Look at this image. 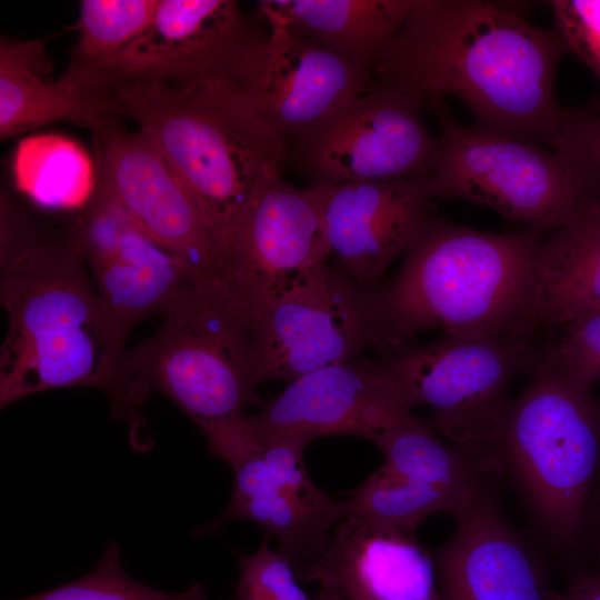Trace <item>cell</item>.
Segmentation results:
<instances>
[{
	"mask_svg": "<svg viewBox=\"0 0 600 600\" xmlns=\"http://www.w3.org/2000/svg\"><path fill=\"white\" fill-rule=\"evenodd\" d=\"M239 563L237 600H313L299 586L288 560L269 547V536L249 556L234 551Z\"/></svg>",
	"mask_w": 600,
	"mask_h": 600,
	"instance_id": "cell-30",
	"label": "cell"
},
{
	"mask_svg": "<svg viewBox=\"0 0 600 600\" xmlns=\"http://www.w3.org/2000/svg\"><path fill=\"white\" fill-rule=\"evenodd\" d=\"M543 233L483 232L433 210L397 274L368 293L372 350L393 353L429 330L531 342L526 327Z\"/></svg>",
	"mask_w": 600,
	"mask_h": 600,
	"instance_id": "cell-3",
	"label": "cell"
},
{
	"mask_svg": "<svg viewBox=\"0 0 600 600\" xmlns=\"http://www.w3.org/2000/svg\"><path fill=\"white\" fill-rule=\"evenodd\" d=\"M118 117L101 90L51 77L42 40L0 41V137L7 140L37 127L69 121L93 132Z\"/></svg>",
	"mask_w": 600,
	"mask_h": 600,
	"instance_id": "cell-21",
	"label": "cell"
},
{
	"mask_svg": "<svg viewBox=\"0 0 600 600\" xmlns=\"http://www.w3.org/2000/svg\"><path fill=\"white\" fill-rule=\"evenodd\" d=\"M263 34L233 0H159L148 27L110 62L77 80L102 89L120 80L189 86L223 79Z\"/></svg>",
	"mask_w": 600,
	"mask_h": 600,
	"instance_id": "cell-14",
	"label": "cell"
},
{
	"mask_svg": "<svg viewBox=\"0 0 600 600\" xmlns=\"http://www.w3.org/2000/svg\"><path fill=\"white\" fill-rule=\"evenodd\" d=\"M338 266L373 291L434 210L430 174L393 181L311 186Z\"/></svg>",
	"mask_w": 600,
	"mask_h": 600,
	"instance_id": "cell-18",
	"label": "cell"
},
{
	"mask_svg": "<svg viewBox=\"0 0 600 600\" xmlns=\"http://www.w3.org/2000/svg\"><path fill=\"white\" fill-rule=\"evenodd\" d=\"M313 600H342V599L320 590L319 593L316 597H313Z\"/></svg>",
	"mask_w": 600,
	"mask_h": 600,
	"instance_id": "cell-35",
	"label": "cell"
},
{
	"mask_svg": "<svg viewBox=\"0 0 600 600\" xmlns=\"http://www.w3.org/2000/svg\"><path fill=\"white\" fill-rule=\"evenodd\" d=\"M550 147L578 177L587 199L600 203V114L563 108Z\"/></svg>",
	"mask_w": 600,
	"mask_h": 600,
	"instance_id": "cell-29",
	"label": "cell"
},
{
	"mask_svg": "<svg viewBox=\"0 0 600 600\" xmlns=\"http://www.w3.org/2000/svg\"><path fill=\"white\" fill-rule=\"evenodd\" d=\"M556 30L568 51L583 61L600 82V1L554 0Z\"/></svg>",
	"mask_w": 600,
	"mask_h": 600,
	"instance_id": "cell-32",
	"label": "cell"
},
{
	"mask_svg": "<svg viewBox=\"0 0 600 600\" xmlns=\"http://www.w3.org/2000/svg\"><path fill=\"white\" fill-rule=\"evenodd\" d=\"M161 312L157 333L121 358L108 393L113 417L139 421V409L153 391L174 402L200 431L262 404L254 390L251 323L216 287L198 282Z\"/></svg>",
	"mask_w": 600,
	"mask_h": 600,
	"instance_id": "cell-5",
	"label": "cell"
},
{
	"mask_svg": "<svg viewBox=\"0 0 600 600\" xmlns=\"http://www.w3.org/2000/svg\"><path fill=\"white\" fill-rule=\"evenodd\" d=\"M470 499L408 479L381 466L340 502L342 519L353 516L417 533L429 516L444 511L454 517Z\"/></svg>",
	"mask_w": 600,
	"mask_h": 600,
	"instance_id": "cell-26",
	"label": "cell"
},
{
	"mask_svg": "<svg viewBox=\"0 0 600 600\" xmlns=\"http://www.w3.org/2000/svg\"><path fill=\"white\" fill-rule=\"evenodd\" d=\"M217 249L219 292L249 322L310 280L331 256L312 188H296L281 171L260 181L217 237Z\"/></svg>",
	"mask_w": 600,
	"mask_h": 600,
	"instance_id": "cell-9",
	"label": "cell"
},
{
	"mask_svg": "<svg viewBox=\"0 0 600 600\" xmlns=\"http://www.w3.org/2000/svg\"><path fill=\"white\" fill-rule=\"evenodd\" d=\"M93 133L99 179L152 240L218 288L217 239L166 159L140 131L112 121Z\"/></svg>",
	"mask_w": 600,
	"mask_h": 600,
	"instance_id": "cell-17",
	"label": "cell"
},
{
	"mask_svg": "<svg viewBox=\"0 0 600 600\" xmlns=\"http://www.w3.org/2000/svg\"><path fill=\"white\" fill-rule=\"evenodd\" d=\"M368 293L338 264L267 307L252 322L256 386L291 382L372 349Z\"/></svg>",
	"mask_w": 600,
	"mask_h": 600,
	"instance_id": "cell-11",
	"label": "cell"
},
{
	"mask_svg": "<svg viewBox=\"0 0 600 600\" xmlns=\"http://www.w3.org/2000/svg\"><path fill=\"white\" fill-rule=\"evenodd\" d=\"M383 467L408 479L471 498L490 473L502 472L494 451L447 443L427 418L409 412L372 440Z\"/></svg>",
	"mask_w": 600,
	"mask_h": 600,
	"instance_id": "cell-24",
	"label": "cell"
},
{
	"mask_svg": "<svg viewBox=\"0 0 600 600\" xmlns=\"http://www.w3.org/2000/svg\"><path fill=\"white\" fill-rule=\"evenodd\" d=\"M412 412L381 358H354L307 373L247 416L251 438L263 443L296 439L306 444L323 436L373 440Z\"/></svg>",
	"mask_w": 600,
	"mask_h": 600,
	"instance_id": "cell-15",
	"label": "cell"
},
{
	"mask_svg": "<svg viewBox=\"0 0 600 600\" xmlns=\"http://www.w3.org/2000/svg\"><path fill=\"white\" fill-rule=\"evenodd\" d=\"M538 354L539 346L517 338L443 334L380 358L410 409L430 408L437 433L494 451L509 386L529 374Z\"/></svg>",
	"mask_w": 600,
	"mask_h": 600,
	"instance_id": "cell-8",
	"label": "cell"
},
{
	"mask_svg": "<svg viewBox=\"0 0 600 600\" xmlns=\"http://www.w3.org/2000/svg\"><path fill=\"white\" fill-rule=\"evenodd\" d=\"M217 82L288 144L376 87L371 72L283 27H269Z\"/></svg>",
	"mask_w": 600,
	"mask_h": 600,
	"instance_id": "cell-10",
	"label": "cell"
},
{
	"mask_svg": "<svg viewBox=\"0 0 600 600\" xmlns=\"http://www.w3.org/2000/svg\"><path fill=\"white\" fill-rule=\"evenodd\" d=\"M518 4L416 0L382 56L376 84L420 98L459 99L477 127L551 144L563 107L556 76L567 46Z\"/></svg>",
	"mask_w": 600,
	"mask_h": 600,
	"instance_id": "cell-1",
	"label": "cell"
},
{
	"mask_svg": "<svg viewBox=\"0 0 600 600\" xmlns=\"http://www.w3.org/2000/svg\"><path fill=\"white\" fill-rule=\"evenodd\" d=\"M342 600H438L432 552L417 533L343 518L308 582Z\"/></svg>",
	"mask_w": 600,
	"mask_h": 600,
	"instance_id": "cell-20",
	"label": "cell"
},
{
	"mask_svg": "<svg viewBox=\"0 0 600 600\" xmlns=\"http://www.w3.org/2000/svg\"><path fill=\"white\" fill-rule=\"evenodd\" d=\"M600 311V203L586 200L566 224L543 238L526 333L533 341Z\"/></svg>",
	"mask_w": 600,
	"mask_h": 600,
	"instance_id": "cell-22",
	"label": "cell"
},
{
	"mask_svg": "<svg viewBox=\"0 0 600 600\" xmlns=\"http://www.w3.org/2000/svg\"><path fill=\"white\" fill-rule=\"evenodd\" d=\"M432 552L438 600H551L546 568L486 481Z\"/></svg>",
	"mask_w": 600,
	"mask_h": 600,
	"instance_id": "cell-19",
	"label": "cell"
},
{
	"mask_svg": "<svg viewBox=\"0 0 600 600\" xmlns=\"http://www.w3.org/2000/svg\"><path fill=\"white\" fill-rule=\"evenodd\" d=\"M11 168L16 188L46 209H84L98 188V167L88 151L61 134L21 139Z\"/></svg>",
	"mask_w": 600,
	"mask_h": 600,
	"instance_id": "cell-25",
	"label": "cell"
},
{
	"mask_svg": "<svg viewBox=\"0 0 600 600\" xmlns=\"http://www.w3.org/2000/svg\"><path fill=\"white\" fill-rule=\"evenodd\" d=\"M424 102L440 127L430 172L434 199L482 204L541 232L566 224L588 200L578 177L553 150L466 127L449 112L443 97Z\"/></svg>",
	"mask_w": 600,
	"mask_h": 600,
	"instance_id": "cell-7",
	"label": "cell"
},
{
	"mask_svg": "<svg viewBox=\"0 0 600 600\" xmlns=\"http://www.w3.org/2000/svg\"><path fill=\"white\" fill-rule=\"evenodd\" d=\"M307 444L276 439L258 444L250 437L228 463L233 489L226 510L194 534H210L234 520L264 529L278 542V552L308 582L331 541L330 529L342 520L341 502L312 482L303 461Z\"/></svg>",
	"mask_w": 600,
	"mask_h": 600,
	"instance_id": "cell-12",
	"label": "cell"
},
{
	"mask_svg": "<svg viewBox=\"0 0 600 600\" xmlns=\"http://www.w3.org/2000/svg\"><path fill=\"white\" fill-rule=\"evenodd\" d=\"M72 230L106 309L128 336L179 294L206 282L184 260L152 240L99 179Z\"/></svg>",
	"mask_w": 600,
	"mask_h": 600,
	"instance_id": "cell-16",
	"label": "cell"
},
{
	"mask_svg": "<svg viewBox=\"0 0 600 600\" xmlns=\"http://www.w3.org/2000/svg\"><path fill=\"white\" fill-rule=\"evenodd\" d=\"M159 0H83L79 39L63 73L79 80L110 62L150 23Z\"/></svg>",
	"mask_w": 600,
	"mask_h": 600,
	"instance_id": "cell-27",
	"label": "cell"
},
{
	"mask_svg": "<svg viewBox=\"0 0 600 600\" xmlns=\"http://www.w3.org/2000/svg\"><path fill=\"white\" fill-rule=\"evenodd\" d=\"M72 233L34 227L7 197L0 208V296L8 328L0 350V407L38 392H110L127 334L90 282Z\"/></svg>",
	"mask_w": 600,
	"mask_h": 600,
	"instance_id": "cell-2",
	"label": "cell"
},
{
	"mask_svg": "<svg viewBox=\"0 0 600 600\" xmlns=\"http://www.w3.org/2000/svg\"><path fill=\"white\" fill-rule=\"evenodd\" d=\"M551 600H600V571L578 576L564 592H552Z\"/></svg>",
	"mask_w": 600,
	"mask_h": 600,
	"instance_id": "cell-33",
	"label": "cell"
},
{
	"mask_svg": "<svg viewBox=\"0 0 600 600\" xmlns=\"http://www.w3.org/2000/svg\"><path fill=\"white\" fill-rule=\"evenodd\" d=\"M598 484H597V497L594 502V537H596V548L598 553L600 554V469L598 473Z\"/></svg>",
	"mask_w": 600,
	"mask_h": 600,
	"instance_id": "cell-34",
	"label": "cell"
},
{
	"mask_svg": "<svg viewBox=\"0 0 600 600\" xmlns=\"http://www.w3.org/2000/svg\"><path fill=\"white\" fill-rule=\"evenodd\" d=\"M422 104L418 97L376 84L294 142L296 158L312 186L430 174L437 138L423 122Z\"/></svg>",
	"mask_w": 600,
	"mask_h": 600,
	"instance_id": "cell-13",
	"label": "cell"
},
{
	"mask_svg": "<svg viewBox=\"0 0 600 600\" xmlns=\"http://www.w3.org/2000/svg\"><path fill=\"white\" fill-rule=\"evenodd\" d=\"M102 90L173 169L216 239L289 156L288 142L219 82L133 79Z\"/></svg>",
	"mask_w": 600,
	"mask_h": 600,
	"instance_id": "cell-4",
	"label": "cell"
},
{
	"mask_svg": "<svg viewBox=\"0 0 600 600\" xmlns=\"http://www.w3.org/2000/svg\"><path fill=\"white\" fill-rule=\"evenodd\" d=\"M528 376L504 413L494 451L543 536L572 553L586 534L587 506L600 469V400L540 346Z\"/></svg>",
	"mask_w": 600,
	"mask_h": 600,
	"instance_id": "cell-6",
	"label": "cell"
},
{
	"mask_svg": "<svg viewBox=\"0 0 600 600\" xmlns=\"http://www.w3.org/2000/svg\"><path fill=\"white\" fill-rule=\"evenodd\" d=\"M416 0H262L269 27L292 30L351 63L374 71Z\"/></svg>",
	"mask_w": 600,
	"mask_h": 600,
	"instance_id": "cell-23",
	"label": "cell"
},
{
	"mask_svg": "<svg viewBox=\"0 0 600 600\" xmlns=\"http://www.w3.org/2000/svg\"><path fill=\"white\" fill-rule=\"evenodd\" d=\"M19 600H209L201 583L179 593L142 584L128 576L117 542H111L98 564L84 577L52 590Z\"/></svg>",
	"mask_w": 600,
	"mask_h": 600,
	"instance_id": "cell-28",
	"label": "cell"
},
{
	"mask_svg": "<svg viewBox=\"0 0 600 600\" xmlns=\"http://www.w3.org/2000/svg\"><path fill=\"white\" fill-rule=\"evenodd\" d=\"M540 346L543 353L578 383L590 388L600 380V311L578 319Z\"/></svg>",
	"mask_w": 600,
	"mask_h": 600,
	"instance_id": "cell-31",
	"label": "cell"
}]
</instances>
